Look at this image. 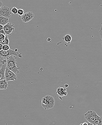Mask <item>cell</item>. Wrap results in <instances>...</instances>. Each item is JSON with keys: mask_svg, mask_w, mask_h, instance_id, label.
<instances>
[{"mask_svg": "<svg viewBox=\"0 0 102 125\" xmlns=\"http://www.w3.org/2000/svg\"><path fill=\"white\" fill-rule=\"evenodd\" d=\"M84 116L87 122L92 124L100 116L97 115L95 111L90 110L85 114Z\"/></svg>", "mask_w": 102, "mask_h": 125, "instance_id": "3957f363", "label": "cell"}, {"mask_svg": "<svg viewBox=\"0 0 102 125\" xmlns=\"http://www.w3.org/2000/svg\"><path fill=\"white\" fill-rule=\"evenodd\" d=\"M57 94L60 97L66 96L67 94L66 89L64 87H59L57 89Z\"/></svg>", "mask_w": 102, "mask_h": 125, "instance_id": "9c48e42d", "label": "cell"}, {"mask_svg": "<svg viewBox=\"0 0 102 125\" xmlns=\"http://www.w3.org/2000/svg\"><path fill=\"white\" fill-rule=\"evenodd\" d=\"M80 125H88L87 121L84 122L83 123H81Z\"/></svg>", "mask_w": 102, "mask_h": 125, "instance_id": "7402d4cb", "label": "cell"}, {"mask_svg": "<svg viewBox=\"0 0 102 125\" xmlns=\"http://www.w3.org/2000/svg\"><path fill=\"white\" fill-rule=\"evenodd\" d=\"M92 124L94 125H102V116H100Z\"/></svg>", "mask_w": 102, "mask_h": 125, "instance_id": "9a60e30c", "label": "cell"}, {"mask_svg": "<svg viewBox=\"0 0 102 125\" xmlns=\"http://www.w3.org/2000/svg\"><path fill=\"white\" fill-rule=\"evenodd\" d=\"M0 34H2L5 35V31L3 30H0Z\"/></svg>", "mask_w": 102, "mask_h": 125, "instance_id": "44dd1931", "label": "cell"}, {"mask_svg": "<svg viewBox=\"0 0 102 125\" xmlns=\"http://www.w3.org/2000/svg\"><path fill=\"white\" fill-rule=\"evenodd\" d=\"M10 49V47L9 45H3V46L2 50H4V51H7Z\"/></svg>", "mask_w": 102, "mask_h": 125, "instance_id": "ffe728a7", "label": "cell"}, {"mask_svg": "<svg viewBox=\"0 0 102 125\" xmlns=\"http://www.w3.org/2000/svg\"><path fill=\"white\" fill-rule=\"evenodd\" d=\"M15 26L11 23H8L3 26V30L5 34L10 35L13 31H14Z\"/></svg>", "mask_w": 102, "mask_h": 125, "instance_id": "8992f818", "label": "cell"}, {"mask_svg": "<svg viewBox=\"0 0 102 125\" xmlns=\"http://www.w3.org/2000/svg\"><path fill=\"white\" fill-rule=\"evenodd\" d=\"M18 9L16 8V7H13L12 9H11L12 13H13L14 14H18Z\"/></svg>", "mask_w": 102, "mask_h": 125, "instance_id": "d6986e66", "label": "cell"}, {"mask_svg": "<svg viewBox=\"0 0 102 125\" xmlns=\"http://www.w3.org/2000/svg\"><path fill=\"white\" fill-rule=\"evenodd\" d=\"M8 23H9V18L0 15V24L4 26Z\"/></svg>", "mask_w": 102, "mask_h": 125, "instance_id": "7c38bea8", "label": "cell"}, {"mask_svg": "<svg viewBox=\"0 0 102 125\" xmlns=\"http://www.w3.org/2000/svg\"><path fill=\"white\" fill-rule=\"evenodd\" d=\"M50 97L51 96L49 95H47V96L43 97L42 99V105H46L47 104L48 102H49V99H50Z\"/></svg>", "mask_w": 102, "mask_h": 125, "instance_id": "5bb4252c", "label": "cell"}, {"mask_svg": "<svg viewBox=\"0 0 102 125\" xmlns=\"http://www.w3.org/2000/svg\"><path fill=\"white\" fill-rule=\"evenodd\" d=\"M3 5V3L2 1H1V0H0V9L2 7Z\"/></svg>", "mask_w": 102, "mask_h": 125, "instance_id": "603a6c76", "label": "cell"}, {"mask_svg": "<svg viewBox=\"0 0 102 125\" xmlns=\"http://www.w3.org/2000/svg\"><path fill=\"white\" fill-rule=\"evenodd\" d=\"M5 80L7 82L10 81H15L17 78V76L15 74L10 70L9 69L7 66L5 72Z\"/></svg>", "mask_w": 102, "mask_h": 125, "instance_id": "277c9868", "label": "cell"}, {"mask_svg": "<svg viewBox=\"0 0 102 125\" xmlns=\"http://www.w3.org/2000/svg\"><path fill=\"white\" fill-rule=\"evenodd\" d=\"M34 16V13L31 12H28L26 13H24L22 16L21 19L23 22H29L31 21Z\"/></svg>", "mask_w": 102, "mask_h": 125, "instance_id": "52a82bcc", "label": "cell"}, {"mask_svg": "<svg viewBox=\"0 0 102 125\" xmlns=\"http://www.w3.org/2000/svg\"><path fill=\"white\" fill-rule=\"evenodd\" d=\"M7 81L5 79L0 81V90L5 89L8 87V84Z\"/></svg>", "mask_w": 102, "mask_h": 125, "instance_id": "8fae6325", "label": "cell"}, {"mask_svg": "<svg viewBox=\"0 0 102 125\" xmlns=\"http://www.w3.org/2000/svg\"><path fill=\"white\" fill-rule=\"evenodd\" d=\"M11 9L7 6H3L0 9V15L9 18L11 16Z\"/></svg>", "mask_w": 102, "mask_h": 125, "instance_id": "5b68a950", "label": "cell"}, {"mask_svg": "<svg viewBox=\"0 0 102 125\" xmlns=\"http://www.w3.org/2000/svg\"><path fill=\"white\" fill-rule=\"evenodd\" d=\"M3 46V45L2 44H1V43H0V51L2 50V49Z\"/></svg>", "mask_w": 102, "mask_h": 125, "instance_id": "d4e9b609", "label": "cell"}, {"mask_svg": "<svg viewBox=\"0 0 102 125\" xmlns=\"http://www.w3.org/2000/svg\"><path fill=\"white\" fill-rule=\"evenodd\" d=\"M7 66L10 70L13 72L15 74L19 73L18 69L19 68L17 67V61L16 56L15 55H11L6 58Z\"/></svg>", "mask_w": 102, "mask_h": 125, "instance_id": "6da1fadb", "label": "cell"}, {"mask_svg": "<svg viewBox=\"0 0 102 125\" xmlns=\"http://www.w3.org/2000/svg\"><path fill=\"white\" fill-rule=\"evenodd\" d=\"M3 30V26L2 25L0 24V30Z\"/></svg>", "mask_w": 102, "mask_h": 125, "instance_id": "cb8c5ba5", "label": "cell"}, {"mask_svg": "<svg viewBox=\"0 0 102 125\" xmlns=\"http://www.w3.org/2000/svg\"><path fill=\"white\" fill-rule=\"evenodd\" d=\"M63 39L65 42L69 43L72 40V37L71 35L68 34L65 35L64 36V37L63 38Z\"/></svg>", "mask_w": 102, "mask_h": 125, "instance_id": "4fadbf2b", "label": "cell"}, {"mask_svg": "<svg viewBox=\"0 0 102 125\" xmlns=\"http://www.w3.org/2000/svg\"><path fill=\"white\" fill-rule=\"evenodd\" d=\"M7 66V62L3 65L1 69L0 70V81L5 80V72Z\"/></svg>", "mask_w": 102, "mask_h": 125, "instance_id": "30bf717a", "label": "cell"}, {"mask_svg": "<svg viewBox=\"0 0 102 125\" xmlns=\"http://www.w3.org/2000/svg\"><path fill=\"white\" fill-rule=\"evenodd\" d=\"M87 124H88V125H93V124H92L91 123H89V122H87Z\"/></svg>", "mask_w": 102, "mask_h": 125, "instance_id": "484cf974", "label": "cell"}, {"mask_svg": "<svg viewBox=\"0 0 102 125\" xmlns=\"http://www.w3.org/2000/svg\"><path fill=\"white\" fill-rule=\"evenodd\" d=\"M55 99L52 96H51L50 99L48 102L47 104L46 105H43V106H42L45 110H48V109L53 108L54 106L55 105Z\"/></svg>", "mask_w": 102, "mask_h": 125, "instance_id": "ba28073f", "label": "cell"}, {"mask_svg": "<svg viewBox=\"0 0 102 125\" xmlns=\"http://www.w3.org/2000/svg\"><path fill=\"white\" fill-rule=\"evenodd\" d=\"M17 49L15 50L10 49L7 51H4L2 50L0 51V56L6 59L11 55H15L20 58H22V53H19L18 51H16Z\"/></svg>", "mask_w": 102, "mask_h": 125, "instance_id": "7a4b0ae2", "label": "cell"}, {"mask_svg": "<svg viewBox=\"0 0 102 125\" xmlns=\"http://www.w3.org/2000/svg\"><path fill=\"white\" fill-rule=\"evenodd\" d=\"M0 43H1L3 45H9V38H8L7 35H5V38L3 41L0 42Z\"/></svg>", "mask_w": 102, "mask_h": 125, "instance_id": "2e32d148", "label": "cell"}, {"mask_svg": "<svg viewBox=\"0 0 102 125\" xmlns=\"http://www.w3.org/2000/svg\"><path fill=\"white\" fill-rule=\"evenodd\" d=\"M6 59L5 58L0 56V70L2 68L3 65L6 63Z\"/></svg>", "mask_w": 102, "mask_h": 125, "instance_id": "e0dca14e", "label": "cell"}, {"mask_svg": "<svg viewBox=\"0 0 102 125\" xmlns=\"http://www.w3.org/2000/svg\"><path fill=\"white\" fill-rule=\"evenodd\" d=\"M18 14L19 17L20 16H22L24 14V11L22 9H18Z\"/></svg>", "mask_w": 102, "mask_h": 125, "instance_id": "ac0fdd59", "label": "cell"}, {"mask_svg": "<svg viewBox=\"0 0 102 125\" xmlns=\"http://www.w3.org/2000/svg\"><path fill=\"white\" fill-rule=\"evenodd\" d=\"M101 45H102V41H101Z\"/></svg>", "mask_w": 102, "mask_h": 125, "instance_id": "4316f807", "label": "cell"}]
</instances>
